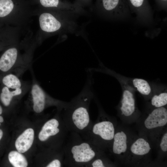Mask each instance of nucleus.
Segmentation results:
<instances>
[{
  "label": "nucleus",
  "mask_w": 167,
  "mask_h": 167,
  "mask_svg": "<svg viewBox=\"0 0 167 167\" xmlns=\"http://www.w3.org/2000/svg\"><path fill=\"white\" fill-rule=\"evenodd\" d=\"M92 81L90 74L81 91L67 102L62 109V119L69 132L81 134L87 131L92 123L89 113L90 104L94 97Z\"/></svg>",
  "instance_id": "f257e3e1"
},
{
  "label": "nucleus",
  "mask_w": 167,
  "mask_h": 167,
  "mask_svg": "<svg viewBox=\"0 0 167 167\" xmlns=\"http://www.w3.org/2000/svg\"><path fill=\"white\" fill-rule=\"evenodd\" d=\"M62 149L64 165L68 167H85L95 158L105 154L104 151L74 132H69Z\"/></svg>",
  "instance_id": "f03ea898"
},
{
  "label": "nucleus",
  "mask_w": 167,
  "mask_h": 167,
  "mask_svg": "<svg viewBox=\"0 0 167 167\" xmlns=\"http://www.w3.org/2000/svg\"><path fill=\"white\" fill-rule=\"evenodd\" d=\"M98 107L99 115L96 120L87 131L80 135L105 152L110 146L117 125L113 118L106 113L99 105Z\"/></svg>",
  "instance_id": "7ed1b4c3"
},
{
  "label": "nucleus",
  "mask_w": 167,
  "mask_h": 167,
  "mask_svg": "<svg viewBox=\"0 0 167 167\" xmlns=\"http://www.w3.org/2000/svg\"><path fill=\"white\" fill-rule=\"evenodd\" d=\"M147 135L141 131L131 142L123 162L133 166L146 165L150 162L152 146Z\"/></svg>",
  "instance_id": "20e7f679"
},
{
  "label": "nucleus",
  "mask_w": 167,
  "mask_h": 167,
  "mask_svg": "<svg viewBox=\"0 0 167 167\" xmlns=\"http://www.w3.org/2000/svg\"><path fill=\"white\" fill-rule=\"evenodd\" d=\"M122 93L118 109L119 116L125 123H131L137 121L140 113L136 104L134 92L135 90L126 82L119 79Z\"/></svg>",
  "instance_id": "39448f33"
},
{
  "label": "nucleus",
  "mask_w": 167,
  "mask_h": 167,
  "mask_svg": "<svg viewBox=\"0 0 167 167\" xmlns=\"http://www.w3.org/2000/svg\"><path fill=\"white\" fill-rule=\"evenodd\" d=\"M136 135L125 126H117L108 149L117 160L123 163L130 145Z\"/></svg>",
  "instance_id": "423d86ee"
},
{
  "label": "nucleus",
  "mask_w": 167,
  "mask_h": 167,
  "mask_svg": "<svg viewBox=\"0 0 167 167\" xmlns=\"http://www.w3.org/2000/svg\"><path fill=\"white\" fill-rule=\"evenodd\" d=\"M32 102V108L36 113L42 112L47 106L54 105L61 110L64 108L67 102L57 100L51 97L41 86L36 80L33 79L29 90Z\"/></svg>",
  "instance_id": "0eeeda50"
},
{
  "label": "nucleus",
  "mask_w": 167,
  "mask_h": 167,
  "mask_svg": "<svg viewBox=\"0 0 167 167\" xmlns=\"http://www.w3.org/2000/svg\"><path fill=\"white\" fill-rule=\"evenodd\" d=\"M167 124V109L165 106L153 108L142 123L143 131L152 138L157 137L164 130Z\"/></svg>",
  "instance_id": "6e6552de"
},
{
  "label": "nucleus",
  "mask_w": 167,
  "mask_h": 167,
  "mask_svg": "<svg viewBox=\"0 0 167 167\" xmlns=\"http://www.w3.org/2000/svg\"><path fill=\"white\" fill-rule=\"evenodd\" d=\"M34 16L38 18L39 27L36 39L42 34L54 33L61 29L62 23L54 13L44 10H37L34 11Z\"/></svg>",
  "instance_id": "1a4fd4ad"
},
{
  "label": "nucleus",
  "mask_w": 167,
  "mask_h": 167,
  "mask_svg": "<svg viewBox=\"0 0 167 167\" xmlns=\"http://www.w3.org/2000/svg\"><path fill=\"white\" fill-rule=\"evenodd\" d=\"M69 132L62 119L59 120L56 118H53L44 124L39 133L38 137L39 140L42 142L56 136L66 139Z\"/></svg>",
  "instance_id": "9d476101"
},
{
  "label": "nucleus",
  "mask_w": 167,
  "mask_h": 167,
  "mask_svg": "<svg viewBox=\"0 0 167 167\" xmlns=\"http://www.w3.org/2000/svg\"><path fill=\"white\" fill-rule=\"evenodd\" d=\"M31 84L29 83L21 88H8L5 86L0 94L1 101L4 106H9L15 97L21 96L29 91Z\"/></svg>",
  "instance_id": "9b49d317"
},
{
  "label": "nucleus",
  "mask_w": 167,
  "mask_h": 167,
  "mask_svg": "<svg viewBox=\"0 0 167 167\" xmlns=\"http://www.w3.org/2000/svg\"><path fill=\"white\" fill-rule=\"evenodd\" d=\"M34 131L31 128L26 130L16 139L15 146L21 153L27 151L31 147L34 140Z\"/></svg>",
  "instance_id": "f8f14e48"
},
{
  "label": "nucleus",
  "mask_w": 167,
  "mask_h": 167,
  "mask_svg": "<svg viewBox=\"0 0 167 167\" xmlns=\"http://www.w3.org/2000/svg\"><path fill=\"white\" fill-rule=\"evenodd\" d=\"M130 83L131 87L146 99L150 98L153 93L152 88L146 80L140 78H134Z\"/></svg>",
  "instance_id": "ddd939ff"
},
{
  "label": "nucleus",
  "mask_w": 167,
  "mask_h": 167,
  "mask_svg": "<svg viewBox=\"0 0 167 167\" xmlns=\"http://www.w3.org/2000/svg\"><path fill=\"white\" fill-rule=\"evenodd\" d=\"M150 99V105L153 108L165 106L167 104L166 90L162 89L152 93Z\"/></svg>",
  "instance_id": "4468645a"
},
{
  "label": "nucleus",
  "mask_w": 167,
  "mask_h": 167,
  "mask_svg": "<svg viewBox=\"0 0 167 167\" xmlns=\"http://www.w3.org/2000/svg\"><path fill=\"white\" fill-rule=\"evenodd\" d=\"M8 157L10 162L14 167H26L28 166V163L26 158L18 152H11Z\"/></svg>",
  "instance_id": "2eb2a0df"
},
{
  "label": "nucleus",
  "mask_w": 167,
  "mask_h": 167,
  "mask_svg": "<svg viewBox=\"0 0 167 167\" xmlns=\"http://www.w3.org/2000/svg\"><path fill=\"white\" fill-rule=\"evenodd\" d=\"M115 165L105 154L95 158L88 163L85 167H114Z\"/></svg>",
  "instance_id": "dca6fc26"
},
{
  "label": "nucleus",
  "mask_w": 167,
  "mask_h": 167,
  "mask_svg": "<svg viewBox=\"0 0 167 167\" xmlns=\"http://www.w3.org/2000/svg\"><path fill=\"white\" fill-rule=\"evenodd\" d=\"M159 137L158 143V158H161L165 156L167 152V131L166 129L164 130L161 133Z\"/></svg>",
  "instance_id": "f3484780"
},
{
  "label": "nucleus",
  "mask_w": 167,
  "mask_h": 167,
  "mask_svg": "<svg viewBox=\"0 0 167 167\" xmlns=\"http://www.w3.org/2000/svg\"><path fill=\"white\" fill-rule=\"evenodd\" d=\"M39 2L41 6L46 8H57L59 4V0H39Z\"/></svg>",
  "instance_id": "a211bd4d"
},
{
  "label": "nucleus",
  "mask_w": 167,
  "mask_h": 167,
  "mask_svg": "<svg viewBox=\"0 0 167 167\" xmlns=\"http://www.w3.org/2000/svg\"><path fill=\"white\" fill-rule=\"evenodd\" d=\"M118 2L119 0H103V4L106 10L110 11L116 7Z\"/></svg>",
  "instance_id": "6ab92c4d"
},
{
  "label": "nucleus",
  "mask_w": 167,
  "mask_h": 167,
  "mask_svg": "<svg viewBox=\"0 0 167 167\" xmlns=\"http://www.w3.org/2000/svg\"><path fill=\"white\" fill-rule=\"evenodd\" d=\"M132 4L135 6L138 7L143 4V0H130Z\"/></svg>",
  "instance_id": "aec40b11"
},
{
  "label": "nucleus",
  "mask_w": 167,
  "mask_h": 167,
  "mask_svg": "<svg viewBox=\"0 0 167 167\" xmlns=\"http://www.w3.org/2000/svg\"><path fill=\"white\" fill-rule=\"evenodd\" d=\"M3 132L0 129V140L1 139L3 136Z\"/></svg>",
  "instance_id": "412c9836"
},
{
  "label": "nucleus",
  "mask_w": 167,
  "mask_h": 167,
  "mask_svg": "<svg viewBox=\"0 0 167 167\" xmlns=\"http://www.w3.org/2000/svg\"><path fill=\"white\" fill-rule=\"evenodd\" d=\"M4 121L3 118L2 116H0V126L1 125L0 123Z\"/></svg>",
  "instance_id": "4be33fe9"
},
{
  "label": "nucleus",
  "mask_w": 167,
  "mask_h": 167,
  "mask_svg": "<svg viewBox=\"0 0 167 167\" xmlns=\"http://www.w3.org/2000/svg\"><path fill=\"white\" fill-rule=\"evenodd\" d=\"M2 112V107L0 105V115L1 114Z\"/></svg>",
  "instance_id": "5701e85b"
},
{
  "label": "nucleus",
  "mask_w": 167,
  "mask_h": 167,
  "mask_svg": "<svg viewBox=\"0 0 167 167\" xmlns=\"http://www.w3.org/2000/svg\"></svg>",
  "instance_id": "b1692460"
}]
</instances>
